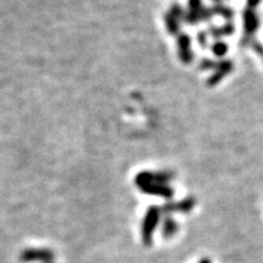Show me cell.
Returning a JSON list of instances; mask_svg holds the SVG:
<instances>
[{
    "label": "cell",
    "instance_id": "obj_1",
    "mask_svg": "<svg viewBox=\"0 0 263 263\" xmlns=\"http://www.w3.org/2000/svg\"><path fill=\"white\" fill-rule=\"evenodd\" d=\"M160 218V210L157 207H151L147 211L145 219H144L143 224V240L145 242V245L151 244V239H153L154 230L157 227Z\"/></svg>",
    "mask_w": 263,
    "mask_h": 263
},
{
    "label": "cell",
    "instance_id": "obj_2",
    "mask_svg": "<svg viewBox=\"0 0 263 263\" xmlns=\"http://www.w3.org/2000/svg\"><path fill=\"white\" fill-rule=\"evenodd\" d=\"M234 68V64L233 61L227 60V59H222V60L217 61V66L215 68V72H213L211 77L207 81V85H216L221 82L223 78L226 77L227 74H229L230 72Z\"/></svg>",
    "mask_w": 263,
    "mask_h": 263
},
{
    "label": "cell",
    "instance_id": "obj_3",
    "mask_svg": "<svg viewBox=\"0 0 263 263\" xmlns=\"http://www.w3.org/2000/svg\"><path fill=\"white\" fill-rule=\"evenodd\" d=\"M242 24H244L245 34L254 35L259 26V17L254 9L246 8L242 11Z\"/></svg>",
    "mask_w": 263,
    "mask_h": 263
},
{
    "label": "cell",
    "instance_id": "obj_4",
    "mask_svg": "<svg viewBox=\"0 0 263 263\" xmlns=\"http://www.w3.org/2000/svg\"><path fill=\"white\" fill-rule=\"evenodd\" d=\"M54 258L51 251L48 250H37V249H31L26 250L24 254L21 255V259L24 262H45L49 263L51 259Z\"/></svg>",
    "mask_w": 263,
    "mask_h": 263
},
{
    "label": "cell",
    "instance_id": "obj_5",
    "mask_svg": "<svg viewBox=\"0 0 263 263\" xmlns=\"http://www.w3.org/2000/svg\"><path fill=\"white\" fill-rule=\"evenodd\" d=\"M178 48H179V58L184 64H190L193 61L194 55L190 44H192V38L189 34H179L178 39Z\"/></svg>",
    "mask_w": 263,
    "mask_h": 263
},
{
    "label": "cell",
    "instance_id": "obj_6",
    "mask_svg": "<svg viewBox=\"0 0 263 263\" xmlns=\"http://www.w3.org/2000/svg\"><path fill=\"white\" fill-rule=\"evenodd\" d=\"M196 200L194 197H186V199L180 200L176 203H168L164 206V212L172 213V212H190L195 207Z\"/></svg>",
    "mask_w": 263,
    "mask_h": 263
},
{
    "label": "cell",
    "instance_id": "obj_7",
    "mask_svg": "<svg viewBox=\"0 0 263 263\" xmlns=\"http://www.w3.org/2000/svg\"><path fill=\"white\" fill-rule=\"evenodd\" d=\"M234 32H235V26L233 25L232 22H227L226 25L221 26V27L210 26L209 31H207V33L215 39H221L223 37H227V35L233 34Z\"/></svg>",
    "mask_w": 263,
    "mask_h": 263
},
{
    "label": "cell",
    "instance_id": "obj_8",
    "mask_svg": "<svg viewBox=\"0 0 263 263\" xmlns=\"http://www.w3.org/2000/svg\"><path fill=\"white\" fill-rule=\"evenodd\" d=\"M213 15H218V16H222V17H224L226 20H228V22H230L234 17L235 12L234 10L232 8H229V6L227 5H223L222 3L221 4H215L211 8Z\"/></svg>",
    "mask_w": 263,
    "mask_h": 263
},
{
    "label": "cell",
    "instance_id": "obj_9",
    "mask_svg": "<svg viewBox=\"0 0 263 263\" xmlns=\"http://www.w3.org/2000/svg\"><path fill=\"white\" fill-rule=\"evenodd\" d=\"M146 192H149L151 194H156V195L167 197H172L173 195V190L167 185H162V184H156V185H146L145 186Z\"/></svg>",
    "mask_w": 263,
    "mask_h": 263
},
{
    "label": "cell",
    "instance_id": "obj_10",
    "mask_svg": "<svg viewBox=\"0 0 263 263\" xmlns=\"http://www.w3.org/2000/svg\"><path fill=\"white\" fill-rule=\"evenodd\" d=\"M177 232H178V223L174 221L173 218H171V217L164 219L162 228V234L164 238H171V236H173Z\"/></svg>",
    "mask_w": 263,
    "mask_h": 263
},
{
    "label": "cell",
    "instance_id": "obj_11",
    "mask_svg": "<svg viewBox=\"0 0 263 263\" xmlns=\"http://www.w3.org/2000/svg\"><path fill=\"white\" fill-rule=\"evenodd\" d=\"M164 21H166V26L168 28V32L171 34H178L179 33V20H177L174 16L170 14L164 15Z\"/></svg>",
    "mask_w": 263,
    "mask_h": 263
},
{
    "label": "cell",
    "instance_id": "obj_12",
    "mask_svg": "<svg viewBox=\"0 0 263 263\" xmlns=\"http://www.w3.org/2000/svg\"><path fill=\"white\" fill-rule=\"evenodd\" d=\"M211 51L217 58H223L228 52V44L222 41H217L212 44Z\"/></svg>",
    "mask_w": 263,
    "mask_h": 263
},
{
    "label": "cell",
    "instance_id": "obj_13",
    "mask_svg": "<svg viewBox=\"0 0 263 263\" xmlns=\"http://www.w3.org/2000/svg\"><path fill=\"white\" fill-rule=\"evenodd\" d=\"M182 21H184V22H185V24H188V25H197V24H199V22H201V21H200L199 12L190 11V10H188V11L184 12Z\"/></svg>",
    "mask_w": 263,
    "mask_h": 263
},
{
    "label": "cell",
    "instance_id": "obj_14",
    "mask_svg": "<svg viewBox=\"0 0 263 263\" xmlns=\"http://www.w3.org/2000/svg\"><path fill=\"white\" fill-rule=\"evenodd\" d=\"M199 16H200V21L201 22H209L211 21L213 12L211 8H206V6H202L201 10L199 11Z\"/></svg>",
    "mask_w": 263,
    "mask_h": 263
},
{
    "label": "cell",
    "instance_id": "obj_15",
    "mask_svg": "<svg viewBox=\"0 0 263 263\" xmlns=\"http://www.w3.org/2000/svg\"><path fill=\"white\" fill-rule=\"evenodd\" d=\"M217 66V61L212 60V59H202L201 62H200V68L201 70H213L215 71Z\"/></svg>",
    "mask_w": 263,
    "mask_h": 263
},
{
    "label": "cell",
    "instance_id": "obj_16",
    "mask_svg": "<svg viewBox=\"0 0 263 263\" xmlns=\"http://www.w3.org/2000/svg\"><path fill=\"white\" fill-rule=\"evenodd\" d=\"M184 12H185V11H184V9L179 4H173L172 8H171L170 14L172 15V16H174V17H176L177 20H179V21H180V20L183 18Z\"/></svg>",
    "mask_w": 263,
    "mask_h": 263
},
{
    "label": "cell",
    "instance_id": "obj_17",
    "mask_svg": "<svg viewBox=\"0 0 263 263\" xmlns=\"http://www.w3.org/2000/svg\"><path fill=\"white\" fill-rule=\"evenodd\" d=\"M197 43H199L202 48L207 47V43H209V33L207 32L197 33Z\"/></svg>",
    "mask_w": 263,
    "mask_h": 263
},
{
    "label": "cell",
    "instance_id": "obj_18",
    "mask_svg": "<svg viewBox=\"0 0 263 263\" xmlns=\"http://www.w3.org/2000/svg\"><path fill=\"white\" fill-rule=\"evenodd\" d=\"M202 0H189V10L190 11L199 12L202 8Z\"/></svg>",
    "mask_w": 263,
    "mask_h": 263
},
{
    "label": "cell",
    "instance_id": "obj_19",
    "mask_svg": "<svg viewBox=\"0 0 263 263\" xmlns=\"http://www.w3.org/2000/svg\"><path fill=\"white\" fill-rule=\"evenodd\" d=\"M251 47L254 48V50L257 52V54H259V55H261V57H263V47H262L261 44H259L257 41H255L254 43H252Z\"/></svg>",
    "mask_w": 263,
    "mask_h": 263
},
{
    "label": "cell",
    "instance_id": "obj_20",
    "mask_svg": "<svg viewBox=\"0 0 263 263\" xmlns=\"http://www.w3.org/2000/svg\"><path fill=\"white\" fill-rule=\"evenodd\" d=\"M261 2L262 0H248V8L255 10L259 4H261Z\"/></svg>",
    "mask_w": 263,
    "mask_h": 263
},
{
    "label": "cell",
    "instance_id": "obj_21",
    "mask_svg": "<svg viewBox=\"0 0 263 263\" xmlns=\"http://www.w3.org/2000/svg\"><path fill=\"white\" fill-rule=\"evenodd\" d=\"M200 263H211V261H210L209 258H203V259H201V261H200Z\"/></svg>",
    "mask_w": 263,
    "mask_h": 263
},
{
    "label": "cell",
    "instance_id": "obj_22",
    "mask_svg": "<svg viewBox=\"0 0 263 263\" xmlns=\"http://www.w3.org/2000/svg\"><path fill=\"white\" fill-rule=\"evenodd\" d=\"M212 2H215L216 4H221V3L223 2V0H212Z\"/></svg>",
    "mask_w": 263,
    "mask_h": 263
}]
</instances>
